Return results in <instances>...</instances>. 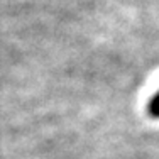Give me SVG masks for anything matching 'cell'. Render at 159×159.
Masks as SVG:
<instances>
[{
    "label": "cell",
    "mask_w": 159,
    "mask_h": 159,
    "mask_svg": "<svg viewBox=\"0 0 159 159\" xmlns=\"http://www.w3.org/2000/svg\"><path fill=\"white\" fill-rule=\"evenodd\" d=\"M147 112L151 117H159V92L151 98L149 105H147Z\"/></svg>",
    "instance_id": "1"
}]
</instances>
